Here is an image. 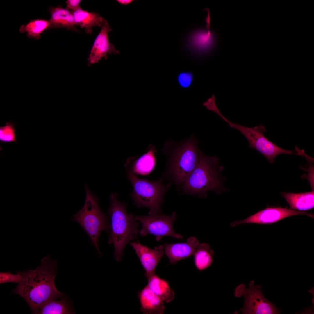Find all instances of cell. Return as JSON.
<instances>
[{
  "label": "cell",
  "instance_id": "cell-23",
  "mask_svg": "<svg viewBox=\"0 0 314 314\" xmlns=\"http://www.w3.org/2000/svg\"><path fill=\"white\" fill-rule=\"evenodd\" d=\"M15 124L10 122H6L0 127V141L3 143H16Z\"/></svg>",
  "mask_w": 314,
  "mask_h": 314
},
{
  "label": "cell",
  "instance_id": "cell-3",
  "mask_svg": "<svg viewBox=\"0 0 314 314\" xmlns=\"http://www.w3.org/2000/svg\"><path fill=\"white\" fill-rule=\"evenodd\" d=\"M219 162L215 156H206L200 151L197 166L181 188L183 193L206 198L208 191L220 194L226 190L220 176L223 167L219 166Z\"/></svg>",
  "mask_w": 314,
  "mask_h": 314
},
{
  "label": "cell",
  "instance_id": "cell-17",
  "mask_svg": "<svg viewBox=\"0 0 314 314\" xmlns=\"http://www.w3.org/2000/svg\"><path fill=\"white\" fill-rule=\"evenodd\" d=\"M282 194L289 204L290 209L303 211L314 208V190L298 193L283 192Z\"/></svg>",
  "mask_w": 314,
  "mask_h": 314
},
{
  "label": "cell",
  "instance_id": "cell-1",
  "mask_svg": "<svg viewBox=\"0 0 314 314\" xmlns=\"http://www.w3.org/2000/svg\"><path fill=\"white\" fill-rule=\"evenodd\" d=\"M57 262V259L52 260L47 256L42 258L41 265L35 270L20 272L21 280L13 292L24 299L32 313L38 314L41 306L48 300L64 297L54 283Z\"/></svg>",
  "mask_w": 314,
  "mask_h": 314
},
{
  "label": "cell",
  "instance_id": "cell-2",
  "mask_svg": "<svg viewBox=\"0 0 314 314\" xmlns=\"http://www.w3.org/2000/svg\"><path fill=\"white\" fill-rule=\"evenodd\" d=\"M110 200L108 213L111 225L108 242L114 245V258L118 262L121 259L126 245L138 237L139 222L132 214L127 213V204L118 200L117 193L111 194Z\"/></svg>",
  "mask_w": 314,
  "mask_h": 314
},
{
  "label": "cell",
  "instance_id": "cell-19",
  "mask_svg": "<svg viewBox=\"0 0 314 314\" xmlns=\"http://www.w3.org/2000/svg\"><path fill=\"white\" fill-rule=\"evenodd\" d=\"M72 12L76 25L85 28V31L90 34H92L93 27L101 26L104 20L97 13L90 12L81 8Z\"/></svg>",
  "mask_w": 314,
  "mask_h": 314
},
{
  "label": "cell",
  "instance_id": "cell-20",
  "mask_svg": "<svg viewBox=\"0 0 314 314\" xmlns=\"http://www.w3.org/2000/svg\"><path fill=\"white\" fill-rule=\"evenodd\" d=\"M75 313L71 301L64 297L48 300L41 306L38 314H72Z\"/></svg>",
  "mask_w": 314,
  "mask_h": 314
},
{
  "label": "cell",
  "instance_id": "cell-29",
  "mask_svg": "<svg viewBox=\"0 0 314 314\" xmlns=\"http://www.w3.org/2000/svg\"><path fill=\"white\" fill-rule=\"evenodd\" d=\"M215 98V97H211L210 98ZM209 99H210V98H209ZM205 102H204V104H203V105H204V104H205Z\"/></svg>",
  "mask_w": 314,
  "mask_h": 314
},
{
  "label": "cell",
  "instance_id": "cell-5",
  "mask_svg": "<svg viewBox=\"0 0 314 314\" xmlns=\"http://www.w3.org/2000/svg\"><path fill=\"white\" fill-rule=\"evenodd\" d=\"M86 198L82 209L72 217V219L78 222L89 236L92 245L95 246L98 253L102 255L99 249V239L103 231H110V226L106 215L101 210L98 200L85 185Z\"/></svg>",
  "mask_w": 314,
  "mask_h": 314
},
{
  "label": "cell",
  "instance_id": "cell-16",
  "mask_svg": "<svg viewBox=\"0 0 314 314\" xmlns=\"http://www.w3.org/2000/svg\"><path fill=\"white\" fill-rule=\"evenodd\" d=\"M49 11L51 15V18L49 20L50 24L49 29L65 28L78 31L76 27L72 11L60 6L50 7Z\"/></svg>",
  "mask_w": 314,
  "mask_h": 314
},
{
  "label": "cell",
  "instance_id": "cell-26",
  "mask_svg": "<svg viewBox=\"0 0 314 314\" xmlns=\"http://www.w3.org/2000/svg\"><path fill=\"white\" fill-rule=\"evenodd\" d=\"M81 1L80 0H67L66 2L67 6L65 8L73 12L81 8L79 6Z\"/></svg>",
  "mask_w": 314,
  "mask_h": 314
},
{
  "label": "cell",
  "instance_id": "cell-8",
  "mask_svg": "<svg viewBox=\"0 0 314 314\" xmlns=\"http://www.w3.org/2000/svg\"><path fill=\"white\" fill-rule=\"evenodd\" d=\"M249 287L246 288L243 284L238 286L236 288L234 295L236 297L243 295L245 298L243 307L240 310L245 314H279L281 311L275 304L268 301L261 291L262 286L256 285L251 280Z\"/></svg>",
  "mask_w": 314,
  "mask_h": 314
},
{
  "label": "cell",
  "instance_id": "cell-13",
  "mask_svg": "<svg viewBox=\"0 0 314 314\" xmlns=\"http://www.w3.org/2000/svg\"><path fill=\"white\" fill-rule=\"evenodd\" d=\"M156 151V147L150 144L147 147L146 152L140 156L128 158L125 164L127 172L136 175L149 174L155 167L156 159L155 154Z\"/></svg>",
  "mask_w": 314,
  "mask_h": 314
},
{
  "label": "cell",
  "instance_id": "cell-28",
  "mask_svg": "<svg viewBox=\"0 0 314 314\" xmlns=\"http://www.w3.org/2000/svg\"><path fill=\"white\" fill-rule=\"evenodd\" d=\"M117 1L122 5H127L132 3L133 0H117Z\"/></svg>",
  "mask_w": 314,
  "mask_h": 314
},
{
  "label": "cell",
  "instance_id": "cell-10",
  "mask_svg": "<svg viewBox=\"0 0 314 314\" xmlns=\"http://www.w3.org/2000/svg\"><path fill=\"white\" fill-rule=\"evenodd\" d=\"M299 215H305L314 218L313 214L303 211L281 207H270L259 211L243 220L233 221L230 225L231 227H234L240 224L249 223L272 224L284 218Z\"/></svg>",
  "mask_w": 314,
  "mask_h": 314
},
{
  "label": "cell",
  "instance_id": "cell-21",
  "mask_svg": "<svg viewBox=\"0 0 314 314\" xmlns=\"http://www.w3.org/2000/svg\"><path fill=\"white\" fill-rule=\"evenodd\" d=\"M214 252L208 243L199 244L194 255V263L199 270H204L210 266L213 260Z\"/></svg>",
  "mask_w": 314,
  "mask_h": 314
},
{
  "label": "cell",
  "instance_id": "cell-12",
  "mask_svg": "<svg viewBox=\"0 0 314 314\" xmlns=\"http://www.w3.org/2000/svg\"><path fill=\"white\" fill-rule=\"evenodd\" d=\"M130 245L145 271L146 278L155 274V269L164 254L163 245L156 247L152 249L141 244L139 241L131 242Z\"/></svg>",
  "mask_w": 314,
  "mask_h": 314
},
{
  "label": "cell",
  "instance_id": "cell-14",
  "mask_svg": "<svg viewBox=\"0 0 314 314\" xmlns=\"http://www.w3.org/2000/svg\"><path fill=\"white\" fill-rule=\"evenodd\" d=\"M200 243L195 237H190L184 243L165 244L163 245L164 254L170 263L175 264L179 261L194 255Z\"/></svg>",
  "mask_w": 314,
  "mask_h": 314
},
{
  "label": "cell",
  "instance_id": "cell-25",
  "mask_svg": "<svg viewBox=\"0 0 314 314\" xmlns=\"http://www.w3.org/2000/svg\"><path fill=\"white\" fill-rule=\"evenodd\" d=\"M22 275L20 272H17L16 274H13L10 272H0V283H19L21 280Z\"/></svg>",
  "mask_w": 314,
  "mask_h": 314
},
{
  "label": "cell",
  "instance_id": "cell-22",
  "mask_svg": "<svg viewBox=\"0 0 314 314\" xmlns=\"http://www.w3.org/2000/svg\"><path fill=\"white\" fill-rule=\"evenodd\" d=\"M50 25L49 20L35 19L30 20L25 25H22L19 31L21 33L26 32L29 38L38 40L41 37V34L49 29Z\"/></svg>",
  "mask_w": 314,
  "mask_h": 314
},
{
  "label": "cell",
  "instance_id": "cell-24",
  "mask_svg": "<svg viewBox=\"0 0 314 314\" xmlns=\"http://www.w3.org/2000/svg\"><path fill=\"white\" fill-rule=\"evenodd\" d=\"M194 80V75L191 71L181 72L178 74L177 77V82L179 85L184 89L190 87Z\"/></svg>",
  "mask_w": 314,
  "mask_h": 314
},
{
  "label": "cell",
  "instance_id": "cell-27",
  "mask_svg": "<svg viewBox=\"0 0 314 314\" xmlns=\"http://www.w3.org/2000/svg\"><path fill=\"white\" fill-rule=\"evenodd\" d=\"M206 10L208 12V16L205 18V20L207 23V28L208 30H209L210 26V11L208 8H204V10Z\"/></svg>",
  "mask_w": 314,
  "mask_h": 314
},
{
  "label": "cell",
  "instance_id": "cell-18",
  "mask_svg": "<svg viewBox=\"0 0 314 314\" xmlns=\"http://www.w3.org/2000/svg\"><path fill=\"white\" fill-rule=\"evenodd\" d=\"M147 279V286L163 302L168 303L174 299L175 293L166 281L159 277L155 274Z\"/></svg>",
  "mask_w": 314,
  "mask_h": 314
},
{
  "label": "cell",
  "instance_id": "cell-11",
  "mask_svg": "<svg viewBox=\"0 0 314 314\" xmlns=\"http://www.w3.org/2000/svg\"><path fill=\"white\" fill-rule=\"evenodd\" d=\"M112 30L106 20L103 21L101 31L96 37L88 58V65H90L99 62L102 58L106 59L107 55L113 53L118 54L119 52L109 42L108 33Z\"/></svg>",
  "mask_w": 314,
  "mask_h": 314
},
{
  "label": "cell",
  "instance_id": "cell-6",
  "mask_svg": "<svg viewBox=\"0 0 314 314\" xmlns=\"http://www.w3.org/2000/svg\"><path fill=\"white\" fill-rule=\"evenodd\" d=\"M127 175L133 186V191L130 195L134 203L138 207L148 208L149 214L161 213L164 196L171 183L164 185L163 176L157 181H151L139 178L129 172H127Z\"/></svg>",
  "mask_w": 314,
  "mask_h": 314
},
{
  "label": "cell",
  "instance_id": "cell-9",
  "mask_svg": "<svg viewBox=\"0 0 314 314\" xmlns=\"http://www.w3.org/2000/svg\"><path fill=\"white\" fill-rule=\"evenodd\" d=\"M134 216L141 224L142 229L139 233L142 236H145L148 234L153 235L155 236L158 241L166 236L178 239L183 237L179 234L176 233L174 229V222L176 217L175 212L170 216L161 213L150 214L148 216Z\"/></svg>",
  "mask_w": 314,
  "mask_h": 314
},
{
  "label": "cell",
  "instance_id": "cell-7",
  "mask_svg": "<svg viewBox=\"0 0 314 314\" xmlns=\"http://www.w3.org/2000/svg\"><path fill=\"white\" fill-rule=\"evenodd\" d=\"M224 120L230 127L237 129L244 136L249 143V148L257 150L270 163H274L275 158L279 154H294L291 150H286L277 146L265 136L263 133L266 130L262 124L250 128L233 123L226 118Z\"/></svg>",
  "mask_w": 314,
  "mask_h": 314
},
{
  "label": "cell",
  "instance_id": "cell-4",
  "mask_svg": "<svg viewBox=\"0 0 314 314\" xmlns=\"http://www.w3.org/2000/svg\"><path fill=\"white\" fill-rule=\"evenodd\" d=\"M200 150L193 136L174 147L168 155L167 167L163 177L168 178L178 188L182 187L198 162Z\"/></svg>",
  "mask_w": 314,
  "mask_h": 314
},
{
  "label": "cell",
  "instance_id": "cell-15",
  "mask_svg": "<svg viewBox=\"0 0 314 314\" xmlns=\"http://www.w3.org/2000/svg\"><path fill=\"white\" fill-rule=\"evenodd\" d=\"M140 311L146 314H162L165 309L163 301L147 285L139 293Z\"/></svg>",
  "mask_w": 314,
  "mask_h": 314
}]
</instances>
